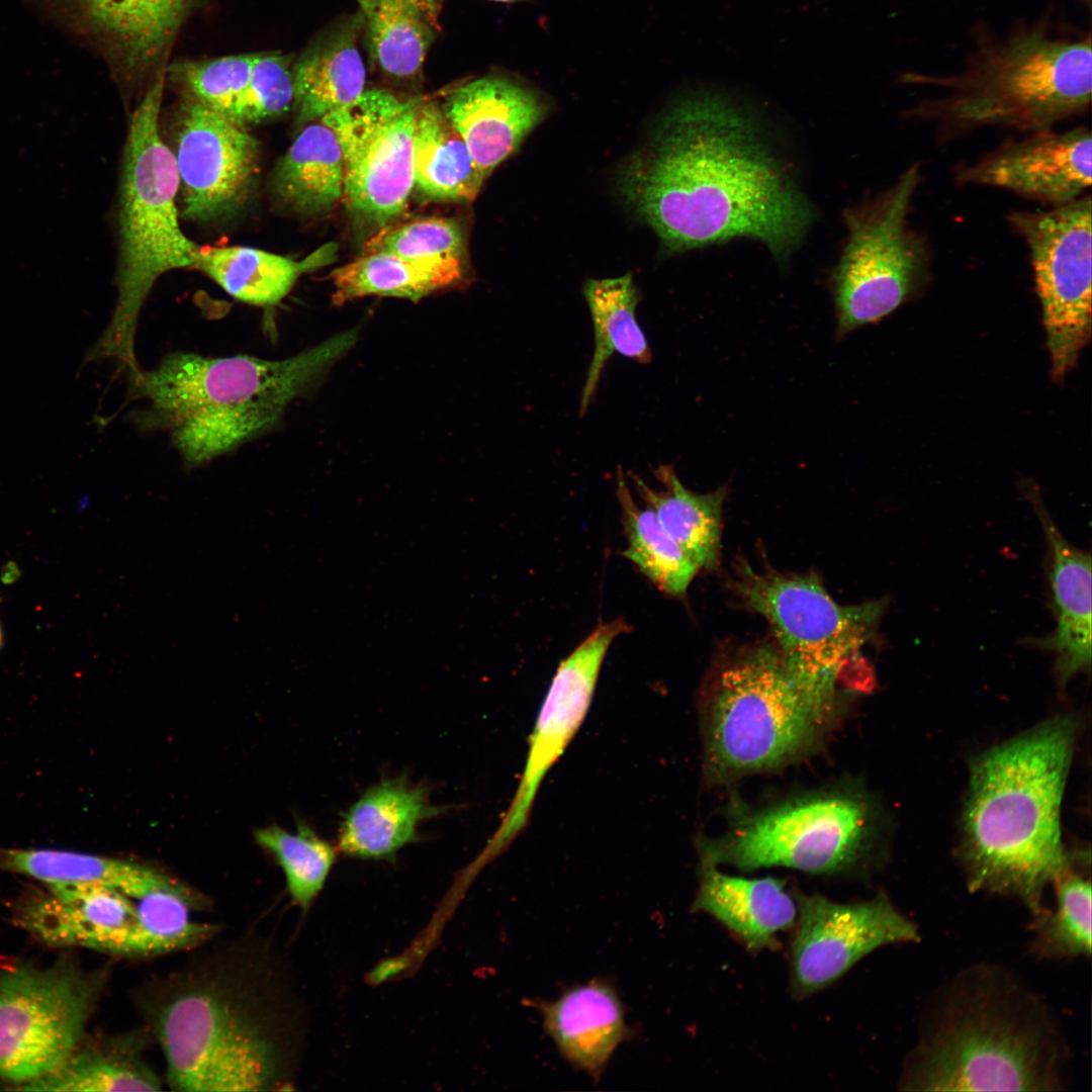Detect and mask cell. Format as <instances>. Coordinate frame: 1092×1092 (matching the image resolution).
Instances as JSON below:
<instances>
[{
    "instance_id": "cell-24",
    "label": "cell",
    "mask_w": 1092,
    "mask_h": 1092,
    "mask_svg": "<svg viewBox=\"0 0 1092 1092\" xmlns=\"http://www.w3.org/2000/svg\"><path fill=\"white\" fill-rule=\"evenodd\" d=\"M81 22L129 73L153 68L170 49L192 0H71Z\"/></svg>"
},
{
    "instance_id": "cell-10",
    "label": "cell",
    "mask_w": 1092,
    "mask_h": 1092,
    "mask_svg": "<svg viewBox=\"0 0 1092 1092\" xmlns=\"http://www.w3.org/2000/svg\"><path fill=\"white\" fill-rule=\"evenodd\" d=\"M919 182L913 164L891 188L843 212L847 241L832 274L839 337L881 321L924 281L928 252L908 225Z\"/></svg>"
},
{
    "instance_id": "cell-15",
    "label": "cell",
    "mask_w": 1092,
    "mask_h": 1092,
    "mask_svg": "<svg viewBox=\"0 0 1092 1092\" xmlns=\"http://www.w3.org/2000/svg\"><path fill=\"white\" fill-rule=\"evenodd\" d=\"M628 630V625L622 619L600 623L559 664L530 735L518 789L493 835L464 870L466 878L472 880L484 866L503 853L527 825L543 779L563 753L587 713L610 645Z\"/></svg>"
},
{
    "instance_id": "cell-39",
    "label": "cell",
    "mask_w": 1092,
    "mask_h": 1092,
    "mask_svg": "<svg viewBox=\"0 0 1092 1092\" xmlns=\"http://www.w3.org/2000/svg\"><path fill=\"white\" fill-rule=\"evenodd\" d=\"M254 836L282 869L292 900L302 910H307L322 891L336 860L333 845L303 823H299L293 832L277 825L259 828Z\"/></svg>"
},
{
    "instance_id": "cell-8",
    "label": "cell",
    "mask_w": 1092,
    "mask_h": 1092,
    "mask_svg": "<svg viewBox=\"0 0 1092 1092\" xmlns=\"http://www.w3.org/2000/svg\"><path fill=\"white\" fill-rule=\"evenodd\" d=\"M734 587L771 625L788 673L825 721L841 672L874 638L888 600L841 606L815 575L757 571L744 562Z\"/></svg>"
},
{
    "instance_id": "cell-21",
    "label": "cell",
    "mask_w": 1092,
    "mask_h": 1092,
    "mask_svg": "<svg viewBox=\"0 0 1092 1092\" xmlns=\"http://www.w3.org/2000/svg\"><path fill=\"white\" fill-rule=\"evenodd\" d=\"M28 900L19 924L55 946H81L120 956L135 916V899L97 885H51Z\"/></svg>"
},
{
    "instance_id": "cell-34",
    "label": "cell",
    "mask_w": 1092,
    "mask_h": 1092,
    "mask_svg": "<svg viewBox=\"0 0 1092 1092\" xmlns=\"http://www.w3.org/2000/svg\"><path fill=\"white\" fill-rule=\"evenodd\" d=\"M32 1091H159L161 1080L140 1041L122 1036L75 1053L52 1073L23 1085Z\"/></svg>"
},
{
    "instance_id": "cell-33",
    "label": "cell",
    "mask_w": 1092,
    "mask_h": 1092,
    "mask_svg": "<svg viewBox=\"0 0 1092 1092\" xmlns=\"http://www.w3.org/2000/svg\"><path fill=\"white\" fill-rule=\"evenodd\" d=\"M320 252L303 261L260 249L232 246H200L195 269L226 293L248 304L272 307L292 289L299 276L327 260Z\"/></svg>"
},
{
    "instance_id": "cell-18",
    "label": "cell",
    "mask_w": 1092,
    "mask_h": 1092,
    "mask_svg": "<svg viewBox=\"0 0 1092 1092\" xmlns=\"http://www.w3.org/2000/svg\"><path fill=\"white\" fill-rule=\"evenodd\" d=\"M1091 149V132L1084 126L1035 130L960 170L958 179L1061 205L1090 187Z\"/></svg>"
},
{
    "instance_id": "cell-16",
    "label": "cell",
    "mask_w": 1092,
    "mask_h": 1092,
    "mask_svg": "<svg viewBox=\"0 0 1092 1092\" xmlns=\"http://www.w3.org/2000/svg\"><path fill=\"white\" fill-rule=\"evenodd\" d=\"M797 903L791 987L799 998L833 984L881 946L919 939L917 926L884 893L848 904L819 894L799 895Z\"/></svg>"
},
{
    "instance_id": "cell-45",
    "label": "cell",
    "mask_w": 1092,
    "mask_h": 1092,
    "mask_svg": "<svg viewBox=\"0 0 1092 1092\" xmlns=\"http://www.w3.org/2000/svg\"><path fill=\"white\" fill-rule=\"evenodd\" d=\"M1 645H2V631H1V627H0V647H1Z\"/></svg>"
},
{
    "instance_id": "cell-42",
    "label": "cell",
    "mask_w": 1092,
    "mask_h": 1092,
    "mask_svg": "<svg viewBox=\"0 0 1092 1092\" xmlns=\"http://www.w3.org/2000/svg\"><path fill=\"white\" fill-rule=\"evenodd\" d=\"M292 58L281 53L256 54L247 92L244 125L286 113L293 105Z\"/></svg>"
},
{
    "instance_id": "cell-29",
    "label": "cell",
    "mask_w": 1092,
    "mask_h": 1092,
    "mask_svg": "<svg viewBox=\"0 0 1092 1092\" xmlns=\"http://www.w3.org/2000/svg\"><path fill=\"white\" fill-rule=\"evenodd\" d=\"M654 475L663 489H654L639 476L631 475L637 493L699 569L715 568L720 556L726 486L709 493L694 492L681 483L670 465L658 466Z\"/></svg>"
},
{
    "instance_id": "cell-31",
    "label": "cell",
    "mask_w": 1092,
    "mask_h": 1092,
    "mask_svg": "<svg viewBox=\"0 0 1092 1092\" xmlns=\"http://www.w3.org/2000/svg\"><path fill=\"white\" fill-rule=\"evenodd\" d=\"M0 870L51 885H97L139 899L177 884L151 868L131 861L53 849H0Z\"/></svg>"
},
{
    "instance_id": "cell-41",
    "label": "cell",
    "mask_w": 1092,
    "mask_h": 1092,
    "mask_svg": "<svg viewBox=\"0 0 1092 1092\" xmlns=\"http://www.w3.org/2000/svg\"><path fill=\"white\" fill-rule=\"evenodd\" d=\"M364 250V253H388L415 263L467 261L465 236L460 223L444 217L391 224L373 234Z\"/></svg>"
},
{
    "instance_id": "cell-1",
    "label": "cell",
    "mask_w": 1092,
    "mask_h": 1092,
    "mask_svg": "<svg viewBox=\"0 0 1092 1092\" xmlns=\"http://www.w3.org/2000/svg\"><path fill=\"white\" fill-rule=\"evenodd\" d=\"M616 188L670 253L749 238L785 262L815 217L751 116L713 92L669 106Z\"/></svg>"
},
{
    "instance_id": "cell-9",
    "label": "cell",
    "mask_w": 1092,
    "mask_h": 1092,
    "mask_svg": "<svg viewBox=\"0 0 1092 1092\" xmlns=\"http://www.w3.org/2000/svg\"><path fill=\"white\" fill-rule=\"evenodd\" d=\"M822 724L779 650L760 645L728 663L714 684L706 710L709 759L727 774L770 768L803 751Z\"/></svg>"
},
{
    "instance_id": "cell-30",
    "label": "cell",
    "mask_w": 1092,
    "mask_h": 1092,
    "mask_svg": "<svg viewBox=\"0 0 1092 1092\" xmlns=\"http://www.w3.org/2000/svg\"><path fill=\"white\" fill-rule=\"evenodd\" d=\"M595 334V350L582 387L579 413L593 402L602 373L614 353L640 364L650 362L648 341L636 320L640 300L631 273L605 279H588L583 285Z\"/></svg>"
},
{
    "instance_id": "cell-43",
    "label": "cell",
    "mask_w": 1092,
    "mask_h": 1092,
    "mask_svg": "<svg viewBox=\"0 0 1092 1092\" xmlns=\"http://www.w3.org/2000/svg\"><path fill=\"white\" fill-rule=\"evenodd\" d=\"M414 2L421 11L426 15L432 25L439 28V16L442 9L443 0H411Z\"/></svg>"
},
{
    "instance_id": "cell-11",
    "label": "cell",
    "mask_w": 1092,
    "mask_h": 1092,
    "mask_svg": "<svg viewBox=\"0 0 1092 1092\" xmlns=\"http://www.w3.org/2000/svg\"><path fill=\"white\" fill-rule=\"evenodd\" d=\"M423 100H401L384 89L365 90L321 119L341 146L347 208L372 235L394 224L406 210L414 189L415 124Z\"/></svg>"
},
{
    "instance_id": "cell-3",
    "label": "cell",
    "mask_w": 1092,
    "mask_h": 1092,
    "mask_svg": "<svg viewBox=\"0 0 1092 1092\" xmlns=\"http://www.w3.org/2000/svg\"><path fill=\"white\" fill-rule=\"evenodd\" d=\"M259 962L214 957L161 980L143 1010L165 1057L171 1088L265 1091L285 1082L283 1017Z\"/></svg>"
},
{
    "instance_id": "cell-35",
    "label": "cell",
    "mask_w": 1092,
    "mask_h": 1092,
    "mask_svg": "<svg viewBox=\"0 0 1092 1092\" xmlns=\"http://www.w3.org/2000/svg\"><path fill=\"white\" fill-rule=\"evenodd\" d=\"M370 57L385 74L411 79L420 74L437 29L411 0H356Z\"/></svg>"
},
{
    "instance_id": "cell-12",
    "label": "cell",
    "mask_w": 1092,
    "mask_h": 1092,
    "mask_svg": "<svg viewBox=\"0 0 1092 1092\" xmlns=\"http://www.w3.org/2000/svg\"><path fill=\"white\" fill-rule=\"evenodd\" d=\"M100 978L58 965L0 973V1077L27 1084L77 1050L100 991Z\"/></svg>"
},
{
    "instance_id": "cell-40",
    "label": "cell",
    "mask_w": 1092,
    "mask_h": 1092,
    "mask_svg": "<svg viewBox=\"0 0 1092 1092\" xmlns=\"http://www.w3.org/2000/svg\"><path fill=\"white\" fill-rule=\"evenodd\" d=\"M256 54L184 61L171 72L191 93L192 98L244 125L247 92Z\"/></svg>"
},
{
    "instance_id": "cell-5",
    "label": "cell",
    "mask_w": 1092,
    "mask_h": 1092,
    "mask_svg": "<svg viewBox=\"0 0 1092 1092\" xmlns=\"http://www.w3.org/2000/svg\"><path fill=\"white\" fill-rule=\"evenodd\" d=\"M906 1062V1090L1053 1091L1065 1052L1043 1004L1002 972L948 989Z\"/></svg>"
},
{
    "instance_id": "cell-44",
    "label": "cell",
    "mask_w": 1092,
    "mask_h": 1092,
    "mask_svg": "<svg viewBox=\"0 0 1092 1092\" xmlns=\"http://www.w3.org/2000/svg\"><path fill=\"white\" fill-rule=\"evenodd\" d=\"M491 1H496V2H502V3H518V2H524V1H527V0H491Z\"/></svg>"
},
{
    "instance_id": "cell-14",
    "label": "cell",
    "mask_w": 1092,
    "mask_h": 1092,
    "mask_svg": "<svg viewBox=\"0 0 1092 1092\" xmlns=\"http://www.w3.org/2000/svg\"><path fill=\"white\" fill-rule=\"evenodd\" d=\"M1091 213L1088 195L1046 211H1014L1009 215L1029 248L1057 380L1074 367L1090 340Z\"/></svg>"
},
{
    "instance_id": "cell-13",
    "label": "cell",
    "mask_w": 1092,
    "mask_h": 1092,
    "mask_svg": "<svg viewBox=\"0 0 1092 1092\" xmlns=\"http://www.w3.org/2000/svg\"><path fill=\"white\" fill-rule=\"evenodd\" d=\"M867 805L822 795L755 815L703 850V862L741 870L785 867L811 874L842 872L859 859L869 831Z\"/></svg>"
},
{
    "instance_id": "cell-26",
    "label": "cell",
    "mask_w": 1092,
    "mask_h": 1092,
    "mask_svg": "<svg viewBox=\"0 0 1092 1092\" xmlns=\"http://www.w3.org/2000/svg\"><path fill=\"white\" fill-rule=\"evenodd\" d=\"M360 12L333 24L292 65L293 105L299 124L321 120L365 91L366 71L357 42Z\"/></svg>"
},
{
    "instance_id": "cell-37",
    "label": "cell",
    "mask_w": 1092,
    "mask_h": 1092,
    "mask_svg": "<svg viewBox=\"0 0 1092 1092\" xmlns=\"http://www.w3.org/2000/svg\"><path fill=\"white\" fill-rule=\"evenodd\" d=\"M617 497L628 545L623 555L659 588L684 595L699 568L666 532L648 506L634 500L621 468L617 470Z\"/></svg>"
},
{
    "instance_id": "cell-17",
    "label": "cell",
    "mask_w": 1092,
    "mask_h": 1092,
    "mask_svg": "<svg viewBox=\"0 0 1092 1092\" xmlns=\"http://www.w3.org/2000/svg\"><path fill=\"white\" fill-rule=\"evenodd\" d=\"M180 121L174 156L182 216L209 222L236 215L256 186L259 142L194 98L183 106Z\"/></svg>"
},
{
    "instance_id": "cell-2",
    "label": "cell",
    "mask_w": 1092,
    "mask_h": 1092,
    "mask_svg": "<svg viewBox=\"0 0 1092 1092\" xmlns=\"http://www.w3.org/2000/svg\"><path fill=\"white\" fill-rule=\"evenodd\" d=\"M1076 733V720L1059 716L973 762L960 846L970 890L1045 909V888L1070 861L1060 818Z\"/></svg>"
},
{
    "instance_id": "cell-32",
    "label": "cell",
    "mask_w": 1092,
    "mask_h": 1092,
    "mask_svg": "<svg viewBox=\"0 0 1092 1092\" xmlns=\"http://www.w3.org/2000/svg\"><path fill=\"white\" fill-rule=\"evenodd\" d=\"M467 262L415 263L384 252H368L332 274L334 306L370 295L418 301L462 285Z\"/></svg>"
},
{
    "instance_id": "cell-25",
    "label": "cell",
    "mask_w": 1092,
    "mask_h": 1092,
    "mask_svg": "<svg viewBox=\"0 0 1092 1092\" xmlns=\"http://www.w3.org/2000/svg\"><path fill=\"white\" fill-rule=\"evenodd\" d=\"M443 811L430 802L426 788L405 778L370 787L344 815L339 848L351 857L388 859L418 838L419 825Z\"/></svg>"
},
{
    "instance_id": "cell-20",
    "label": "cell",
    "mask_w": 1092,
    "mask_h": 1092,
    "mask_svg": "<svg viewBox=\"0 0 1092 1092\" xmlns=\"http://www.w3.org/2000/svg\"><path fill=\"white\" fill-rule=\"evenodd\" d=\"M1029 500L1043 532L1048 549L1046 576L1054 631L1025 639V645L1054 655V670L1064 687L1091 665V553L1074 546L1063 535L1037 492Z\"/></svg>"
},
{
    "instance_id": "cell-22",
    "label": "cell",
    "mask_w": 1092,
    "mask_h": 1092,
    "mask_svg": "<svg viewBox=\"0 0 1092 1092\" xmlns=\"http://www.w3.org/2000/svg\"><path fill=\"white\" fill-rule=\"evenodd\" d=\"M543 1025L561 1056L598 1078L628 1035L616 990L603 980L571 987L541 1006Z\"/></svg>"
},
{
    "instance_id": "cell-28",
    "label": "cell",
    "mask_w": 1092,
    "mask_h": 1092,
    "mask_svg": "<svg viewBox=\"0 0 1092 1092\" xmlns=\"http://www.w3.org/2000/svg\"><path fill=\"white\" fill-rule=\"evenodd\" d=\"M344 161L331 127L321 120L307 123L274 170L276 196L302 214L330 212L344 195Z\"/></svg>"
},
{
    "instance_id": "cell-4",
    "label": "cell",
    "mask_w": 1092,
    "mask_h": 1092,
    "mask_svg": "<svg viewBox=\"0 0 1092 1092\" xmlns=\"http://www.w3.org/2000/svg\"><path fill=\"white\" fill-rule=\"evenodd\" d=\"M356 340L347 331L280 360L172 353L129 373L130 396L144 404L136 423L167 433L188 467L204 465L277 427Z\"/></svg>"
},
{
    "instance_id": "cell-23",
    "label": "cell",
    "mask_w": 1092,
    "mask_h": 1092,
    "mask_svg": "<svg viewBox=\"0 0 1092 1092\" xmlns=\"http://www.w3.org/2000/svg\"><path fill=\"white\" fill-rule=\"evenodd\" d=\"M692 909L714 917L754 951L776 947L779 934L793 928L798 917L797 898L784 882L726 875L708 862L702 864Z\"/></svg>"
},
{
    "instance_id": "cell-7",
    "label": "cell",
    "mask_w": 1092,
    "mask_h": 1092,
    "mask_svg": "<svg viewBox=\"0 0 1092 1092\" xmlns=\"http://www.w3.org/2000/svg\"><path fill=\"white\" fill-rule=\"evenodd\" d=\"M906 80L949 88L945 98L916 111L919 115L960 127L1049 129L1090 105L1091 39L1059 40L1031 31L988 49L963 75Z\"/></svg>"
},
{
    "instance_id": "cell-36",
    "label": "cell",
    "mask_w": 1092,
    "mask_h": 1092,
    "mask_svg": "<svg viewBox=\"0 0 1092 1092\" xmlns=\"http://www.w3.org/2000/svg\"><path fill=\"white\" fill-rule=\"evenodd\" d=\"M196 898L179 883L135 899V916L129 925L121 954L150 957L197 946L212 937L218 927L195 921L190 908Z\"/></svg>"
},
{
    "instance_id": "cell-19",
    "label": "cell",
    "mask_w": 1092,
    "mask_h": 1092,
    "mask_svg": "<svg viewBox=\"0 0 1092 1092\" xmlns=\"http://www.w3.org/2000/svg\"><path fill=\"white\" fill-rule=\"evenodd\" d=\"M441 108L486 177L549 112L539 92L499 74L459 86Z\"/></svg>"
},
{
    "instance_id": "cell-38",
    "label": "cell",
    "mask_w": 1092,
    "mask_h": 1092,
    "mask_svg": "<svg viewBox=\"0 0 1092 1092\" xmlns=\"http://www.w3.org/2000/svg\"><path fill=\"white\" fill-rule=\"evenodd\" d=\"M1056 907L1033 915L1031 948L1036 956L1070 959L1091 954V883L1070 859L1054 879Z\"/></svg>"
},
{
    "instance_id": "cell-6",
    "label": "cell",
    "mask_w": 1092,
    "mask_h": 1092,
    "mask_svg": "<svg viewBox=\"0 0 1092 1092\" xmlns=\"http://www.w3.org/2000/svg\"><path fill=\"white\" fill-rule=\"evenodd\" d=\"M164 85L162 69L129 120L120 193L118 298L96 352L97 356L118 359L129 372L140 367L134 354L135 332L154 284L166 272L194 268L200 247L187 238L179 223L176 160L159 129Z\"/></svg>"
},
{
    "instance_id": "cell-27",
    "label": "cell",
    "mask_w": 1092,
    "mask_h": 1092,
    "mask_svg": "<svg viewBox=\"0 0 1092 1092\" xmlns=\"http://www.w3.org/2000/svg\"><path fill=\"white\" fill-rule=\"evenodd\" d=\"M414 189L427 199L471 202L487 178L440 105L421 103L414 131Z\"/></svg>"
}]
</instances>
